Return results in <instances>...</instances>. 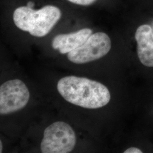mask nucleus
<instances>
[{"label":"nucleus","instance_id":"1a4fd4ad","mask_svg":"<svg viewBox=\"0 0 153 153\" xmlns=\"http://www.w3.org/2000/svg\"><path fill=\"white\" fill-rule=\"evenodd\" d=\"M124 153H142V152L139 149L135 147H131L126 149Z\"/></svg>","mask_w":153,"mask_h":153},{"label":"nucleus","instance_id":"39448f33","mask_svg":"<svg viewBox=\"0 0 153 153\" xmlns=\"http://www.w3.org/2000/svg\"><path fill=\"white\" fill-rule=\"evenodd\" d=\"M30 91L24 82L15 79L0 86V114L7 115L23 108L30 99Z\"/></svg>","mask_w":153,"mask_h":153},{"label":"nucleus","instance_id":"20e7f679","mask_svg":"<svg viewBox=\"0 0 153 153\" xmlns=\"http://www.w3.org/2000/svg\"><path fill=\"white\" fill-rule=\"evenodd\" d=\"M111 48V41L105 33H95L91 34L81 46L69 52L68 59L77 64H86L103 57Z\"/></svg>","mask_w":153,"mask_h":153},{"label":"nucleus","instance_id":"f257e3e1","mask_svg":"<svg viewBox=\"0 0 153 153\" xmlns=\"http://www.w3.org/2000/svg\"><path fill=\"white\" fill-rule=\"evenodd\" d=\"M57 88L67 102L88 109L103 107L111 99L108 88L87 78L65 76L59 81Z\"/></svg>","mask_w":153,"mask_h":153},{"label":"nucleus","instance_id":"9b49d317","mask_svg":"<svg viewBox=\"0 0 153 153\" xmlns=\"http://www.w3.org/2000/svg\"><path fill=\"white\" fill-rule=\"evenodd\" d=\"M33 6V4L32 2H28L27 4V6L28 7H31L32 6Z\"/></svg>","mask_w":153,"mask_h":153},{"label":"nucleus","instance_id":"6e6552de","mask_svg":"<svg viewBox=\"0 0 153 153\" xmlns=\"http://www.w3.org/2000/svg\"><path fill=\"white\" fill-rule=\"evenodd\" d=\"M73 4L82 6H88L93 4L96 0H68Z\"/></svg>","mask_w":153,"mask_h":153},{"label":"nucleus","instance_id":"423d86ee","mask_svg":"<svg viewBox=\"0 0 153 153\" xmlns=\"http://www.w3.org/2000/svg\"><path fill=\"white\" fill-rule=\"evenodd\" d=\"M138 56L143 65L153 67V33L148 25L138 27L135 33Z\"/></svg>","mask_w":153,"mask_h":153},{"label":"nucleus","instance_id":"0eeeda50","mask_svg":"<svg viewBox=\"0 0 153 153\" xmlns=\"http://www.w3.org/2000/svg\"><path fill=\"white\" fill-rule=\"evenodd\" d=\"M92 33L91 29L86 28L75 33L58 35L53 39L52 47L59 50L62 54L68 53L81 46Z\"/></svg>","mask_w":153,"mask_h":153},{"label":"nucleus","instance_id":"7ed1b4c3","mask_svg":"<svg viewBox=\"0 0 153 153\" xmlns=\"http://www.w3.org/2000/svg\"><path fill=\"white\" fill-rule=\"evenodd\" d=\"M76 143V134L71 126L64 122L57 121L44 130L40 150L43 153H70Z\"/></svg>","mask_w":153,"mask_h":153},{"label":"nucleus","instance_id":"f03ea898","mask_svg":"<svg viewBox=\"0 0 153 153\" xmlns=\"http://www.w3.org/2000/svg\"><path fill=\"white\" fill-rule=\"evenodd\" d=\"M61 16L60 10L55 6H45L38 10L28 6L18 7L13 13L17 27L35 37L47 35Z\"/></svg>","mask_w":153,"mask_h":153},{"label":"nucleus","instance_id":"9d476101","mask_svg":"<svg viewBox=\"0 0 153 153\" xmlns=\"http://www.w3.org/2000/svg\"><path fill=\"white\" fill-rule=\"evenodd\" d=\"M2 152V141H0V153Z\"/></svg>","mask_w":153,"mask_h":153}]
</instances>
